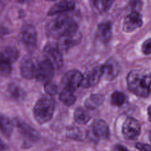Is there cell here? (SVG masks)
<instances>
[{
	"instance_id": "ffe728a7",
	"label": "cell",
	"mask_w": 151,
	"mask_h": 151,
	"mask_svg": "<svg viewBox=\"0 0 151 151\" xmlns=\"http://www.w3.org/2000/svg\"><path fill=\"white\" fill-rule=\"evenodd\" d=\"M12 123L6 116L0 114V131L6 137H9L12 132Z\"/></svg>"
},
{
	"instance_id": "5bb4252c",
	"label": "cell",
	"mask_w": 151,
	"mask_h": 151,
	"mask_svg": "<svg viewBox=\"0 0 151 151\" xmlns=\"http://www.w3.org/2000/svg\"><path fill=\"white\" fill-rule=\"evenodd\" d=\"M81 35L78 32L66 35L58 38L57 45L60 50L63 53L77 45L80 41Z\"/></svg>"
},
{
	"instance_id": "484cf974",
	"label": "cell",
	"mask_w": 151,
	"mask_h": 151,
	"mask_svg": "<svg viewBox=\"0 0 151 151\" xmlns=\"http://www.w3.org/2000/svg\"><path fill=\"white\" fill-rule=\"evenodd\" d=\"M44 88L45 91L50 96L55 95L58 91L57 86L51 81L45 83Z\"/></svg>"
},
{
	"instance_id": "603a6c76",
	"label": "cell",
	"mask_w": 151,
	"mask_h": 151,
	"mask_svg": "<svg viewBox=\"0 0 151 151\" xmlns=\"http://www.w3.org/2000/svg\"><path fill=\"white\" fill-rule=\"evenodd\" d=\"M8 92L10 96L15 100L21 99L24 95L22 90L18 86L15 84H10L8 87Z\"/></svg>"
},
{
	"instance_id": "d6a6232c",
	"label": "cell",
	"mask_w": 151,
	"mask_h": 151,
	"mask_svg": "<svg viewBox=\"0 0 151 151\" xmlns=\"http://www.w3.org/2000/svg\"><path fill=\"white\" fill-rule=\"evenodd\" d=\"M5 147V145L2 140L0 139V151H3Z\"/></svg>"
},
{
	"instance_id": "7a4b0ae2",
	"label": "cell",
	"mask_w": 151,
	"mask_h": 151,
	"mask_svg": "<svg viewBox=\"0 0 151 151\" xmlns=\"http://www.w3.org/2000/svg\"><path fill=\"white\" fill-rule=\"evenodd\" d=\"M77 22L72 17L64 15L51 21L46 27V34L50 37L60 38L77 32Z\"/></svg>"
},
{
	"instance_id": "44dd1931",
	"label": "cell",
	"mask_w": 151,
	"mask_h": 151,
	"mask_svg": "<svg viewBox=\"0 0 151 151\" xmlns=\"http://www.w3.org/2000/svg\"><path fill=\"white\" fill-rule=\"evenodd\" d=\"M59 99L63 103L67 106H71L76 101V97L73 91L65 88H64L60 92Z\"/></svg>"
},
{
	"instance_id": "4316f807",
	"label": "cell",
	"mask_w": 151,
	"mask_h": 151,
	"mask_svg": "<svg viewBox=\"0 0 151 151\" xmlns=\"http://www.w3.org/2000/svg\"><path fill=\"white\" fill-rule=\"evenodd\" d=\"M113 1V0H97L95 5L103 11H107L110 8Z\"/></svg>"
},
{
	"instance_id": "e0dca14e",
	"label": "cell",
	"mask_w": 151,
	"mask_h": 151,
	"mask_svg": "<svg viewBox=\"0 0 151 151\" xmlns=\"http://www.w3.org/2000/svg\"><path fill=\"white\" fill-rule=\"evenodd\" d=\"M97 35L103 42H107L111 37V24L110 22H101L97 29Z\"/></svg>"
},
{
	"instance_id": "7c38bea8",
	"label": "cell",
	"mask_w": 151,
	"mask_h": 151,
	"mask_svg": "<svg viewBox=\"0 0 151 151\" xmlns=\"http://www.w3.org/2000/svg\"><path fill=\"white\" fill-rule=\"evenodd\" d=\"M91 136L97 139H104L109 137V129L107 123L103 120H96L91 126Z\"/></svg>"
},
{
	"instance_id": "f1b7e54d",
	"label": "cell",
	"mask_w": 151,
	"mask_h": 151,
	"mask_svg": "<svg viewBox=\"0 0 151 151\" xmlns=\"http://www.w3.org/2000/svg\"><path fill=\"white\" fill-rule=\"evenodd\" d=\"M129 6L132 9V12H138L142 7L141 0H129Z\"/></svg>"
},
{
	"instance_id": "277c9868",
	"label": "cell",
	"mask_w": 151,
	"mask_h": 151,
	"mask_svg": "<svg viewBox=\"0 0 151 151\" xmlns=\"http://www.w3.org/2000/svg\"><path fill=\"white\" fill-rule=\"evenodd\" d=\"M21 39L28 51H34L37 44V34L35 27L31 24L24 25L21 31Z\"/></svg>"
},
{
	"instance_id": "d4e9b609",
	"label": "cell",
	"mask_w": 151,
	"mask_h": 151,
	"mask_svg": "<svg viewBox=\"0 0 151 151\" xmlns=\"http://www.w3.org/2000/svg\"><path fill=\"white\" fill-rule=\"evenodd\" d=\"M125 101L124 94L120 91L114 92L111 96V102L114 106H122Z\"/></svg>"
},
{
	"instance_id": "e575fe53",
	"label": "cell",
	"mask_w": 151,
	"mask_h": 151,
	"mask_svg": "<svg viewBox=\"0 0 151 151\" xmlns=\"http://www.w3.org/2000/svg\"><path fill=\"white\" fill-rule=\"evenodd\" d=\"M149 139H150V142H151V131H150V133H149Z\"/></svg>"
},
{
	"instance_id": "d6986e66",
	"label": "cell",
	"mask_w": 151,
	"mask_h": 151,
	"mask_svg": "<svg viewBox=\"0 0 151 151\" xmlns=\"http://www.w3.org/2000/svg\"><path fill=\"white\" fill-rule=\"evenodd\" d=\"M104 100V96L100 94H91L85 101V107L89 110H94L101 106Z\"/></svg>"
},
{
	"instance_id": "836d02e7",
	"label": "cell",
	"mask_w": 151,
	"mask_h": 151,
	"mask_svg": "<svg viewBox=\"0 0 151 151\" xmlns=\"http://www.w3.org/2000/svg\"><path fill=\"white\" fill-rule=\"evenodd\" d=\"M30 0H17V1L19 3H21V4H24V3H26L28 1H29Z\"/></svg>"
},
{
	"instance_id": "8fae6325",
	"label": "cell",
	"mask_w": 151,
	"mask_h": 151,
	"mask_svg": "<svg viewBox=\"0 0 151 151\" xmlns=\"http://www.w3.org/2000/svg\"><path fill=\"white\" fill-rule=\"evenodd\" d=\"M142 24V17L139 12H132L125 17L123 29L126 32H130L140 27Z\"/></svg>"
},
{
	"instance_id": "74e56055",
	"label": "cell",
	"mask_w": 151,
	"mask_h": 151,
	"mask_svg": "<svg viewBox=\"0 0 151 151\" xmlns=\"http://www.w3.org/2000/svg\"><path fill=\"white\" fill-rule=\"evenodd\" d=\"M123 151H128V150H123Z\"/></svg>"
},
{
	"instance_id": "8d00e7d4",
	"label": "cell",
	"mask_w": 151,
	"mask_h": 151,
	"mask_svg": "<svg viewBox=\"0 0 151 151\" xmlns=\"http://www.w3.org/2000/svg\"><path fill=\"white\" fill-rule=\"evenodd\" d=\"M97 0H94V2L95 4L97 2Z\"/></svg>"
},
{
	"instance_id": "5b68a950",
	"label": "cell",
	"mask_w": 151,
	"mask_h": 151,
	"mask_svg": "<svg viewBox=\"0 0 151 151\" xmlns=\"http://www.w3.org/2000/svg\"><path fill=\"white\" fill-rule=\"evenodd\" d=\"M83 75L80 71L76 69L67 71L63 77L61 83L64 88L74 91L81 86Z\"/></svg>"
},
{
	"instance_id": "9c48e42d",
	"label": "cell",
	"mask_w": 151,
	"mask_h": 151,
	"mask_svg": "<svg viewBox=\"0 0 151 151\" xmlns=\"http://www.w3.org/2000/svg\"><path fill=\"white\" fill-rule=\"evenodd\" d=\"M141 127L139 122L133 118H127L123 125L122 132L124 136L130 140L135 139L140 134Z\"/></svg>"
},
{
	"instance_id": "4fadbf2b",
	"label": "cell",
	"mask_w": 151,
	"mask_h": 151,
	"mask_svg": "<svg viewBox=\"0 0 151 151\" xmlns=\"http://www.w3.org/2000/svg\"><path fill=\"white\" fill-rule=\"evenodd\" d=\"M14 123L21 134L27 139L31 142H35L39 139L40 135L38 132L24 122L18 119H15Z\"/></svg>"
},
{
	"instance_id": "d590c367",
	"label": "cell",
	"mask_w": 151,
	"mask_h": 151,
	"mask_svg": "<svg viewBox=\"0 0 151 151\" xmlns=\"http://www.w3.org/2000/svg\"><path fill=\"white\" fill-rule=\"evenodd\" d=\"M46 1H56V0H46Z\"/></svg>"
},
{
	"instance_id": "2e32d148",
	"label": "cell",
	"mask_w": 151,
	"mask_h": 151,
	"mask_svg": "<svg viewBox=\"0 0 151 151\" xmlns=\"http://www.w3.org/2000/svg\"><path fill=\"white\" fill-rule=\"evenodd\" d=\"M103 67V76L107 80H111L114 79L118 75L120 71L119 64L114 60H108Z\"/></svg>"
},
{
	"instance_id": "1f68e13d",
	"label": "cell",
	"mask_w": 151,
	"mask_h": 151,
	"mask_svg": "<svg viewBox=\"0 0 151 151\" xmlns=\"http://www.w3.org/2000/svg\"><path fill=\"white\" fill-rule=\"evenodd\" d=\"M147 115L150 122H151V106L147 109Z\"/></svg>"
},
{
	"instance_id": "9a60e30c",
	"label": "cell",
	"mask_w": 151,
	"mask_h": 151,
	"mask_svg": "<svg viewBox=\"0 0 151 151\" xmlns=\"http://www.w3.org/2000/svg\"><path fill=\"white\" fill-rule=\"evenodd\" d=\"M75 7V2L73 0H61L54 4L48 10V15H54L68 11H72Z\"/></svg>"
},
{
	"instance_id": "ac0fdd59",
	"label": "cell",
	"mask_w": 151,
	"mask_h": 151,
	"mask_svg": "<svg viewBox=\"0 0 151 151\" xmlns=\"http://www.w3.org/2000/svg\"><path fill=\"white\" fill-rule=\"evenodd\" d=\"M19 57L18 50L12 46H6L0 52V57L8 61L10 63L15 62Z\"/></svg>"
},
{
	"instance_id": "83f0119b",
	"label": "cell",
	"mask_w": 151,
	"mask_h": 151,
	"mask_svg": "<svg viewBox=\"0 0 151 151\" xmlns=\"http://www.w3.org/2000/svg\"><path fill=\"white\" fill-rule=\"evenodd\" d=\"M142 51L143 54L148 55L151 53V38L145 40L142 45Z\"/></svg>"
},
{
	"instance_id": "8992f818",
	"label": "cell",
	"mask_w": 151,
	"mask_h": 151,
	"mask_svg": "<svg viewBox=\"0 0 151 151\" xmlns=\"http://www.w3.org/2000/svg\"><path fill=\"white\" fill-rule=\"evenodd\" d=\"M46 58L48 59L54 67L60 68L64 64L63 52L58 48L57 43L49 42L47 44L43 50Z\"/></svg>"
},
{
	"instance_id": "7402d4cb",
	"label": "cell",
	"mask_w": 151,
	"mask_h": 151,
	"mask_svg": "<svg viewBox=\"0 0 151 151\" xmlns=\"http://www.w3.org/2000/svg\"><path fill=\"white\" fill-rule=\"evenodd\" d=\"M74 117L75 120L80 124H86L90 119L88 112L83 107H78L76 109Z\"/></svg>"
},
{
	"instance_id": "3957f363",
	"label": "cell",
	"mask_w": 151,
	"mask_h": 151,
	"mask_svg": "<svg viewBox=\"0 0 151 151\" xmlns=\"http://www.w3.org/2000/svg\"><path fill=\"white\" fill-rule=\"evenodd\" d=\"M54 108L55 104L52 99L48 97L40 99L33 109L35 119L40 124L48 122L52 117Z\"/></svg>"
},
{
	"instance_id": "52a82bcc",
	"label": "cell",
	"mask_w": 151,
	"mask_h": 151,
	"mask_svg": "<svg viewBox=\"0 0 151 151\" xmlns=\"http://www.w3.org/2000/svg\"><path fill=\"white\" fill-rule=\"evenodd\" d=\"M54 73V65L47 58L42 60L37 67L35 78L44 83L51 80Z\"/></svg>"
},
{
	"instance_id": "f546056e",
	"label": "cell",
	"mask_w": 151,
	"mask_h": 151,
	"mask_svg": "<svg viewBox=\"0 0 151 151\" xmlns=\"http://www.w3.org/2000/svg\"><path fill=\"white\" fill-rule=\"evenodd\" d=\"M81 132L77 128H72L71 129H69L68 130V136H70V137H73V138H78L80 137L81 136H82L81 135Z\"/></svg>"
},
{
	"instance_id": "6da1fadb",
	"label": "cell",
	"mask_w": 151,
	"mask_h": 151,
	"mask_svg": "<svg viewBox=\"0 0 151 151\" xmlns=\"http://www.w3.org/2000/svg\"><path fill=\"white\" fill-rule=\"evenodd\" d=\"M129 89L136 96L146 97L151 92V73L143 70L130 71L127 76Z\"/></svg>"
},
{
	"instance_id": "ba28073f",
	"label": "cell",
	"mask_w": 151,
	"mask_h": 151,
	"mask_svg": "<svg viewBox=\"0 0 151 151\" xmlns=\"http://www.w3.org/2000/svg\"><path fill=\"white\" fill-rule=\"evenodd\" d=\"M103 74L102 65H97L88 70L83 75L81 86L84 88H89L96 85Z\"/></svg>"
},
{
	"instance_id": "cb8c5ba5",
	"label": "cell",
	"mask_w": 151,
	"mask_h": 151,
	"mask_svg": "<svg viewBox=\"0 0 151 151\" xmlns=\"http://www.w3.org/2000/svg\"><path fill=\"white\" fill-rule=\"evenodd\" d=\"M12 72L11 63L0 57V75L9 76Z\"/></svg>"
},
{
	"instance_id": "4dcf8cb0",
	"label": "cell",
	"mask_w": 151,
	"mask_h": 151,
	"mask_svg": "<svg viewBox=\"0 0 151 151\" xmlns=\"http://www.w3.org/2000/svg\"><path fill=\"white\" fill-rule=\"evenodd\" d=\"M136 147L140 151H151V146L147 144L137 143L136 145Z\"/></svg>"
},
{
	"instance_id": "30bf717a",
	"label": "cell",
	"mask_w": 151,
	"mask_h": 151,
	"mask_svg": "<svg viewBox=\"0 0 151 151\" xmlns=\"http://www.w3.org/2000/svg\"><path fill=\"white\" fill-rule=\"evenodd\" d=\"M37 67L30 55H25L20 64V71L22 76L28 80L35 78Z\"/></svg>"
}]
</instances>
